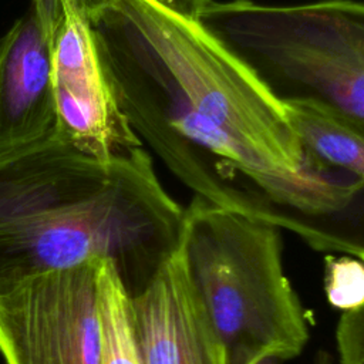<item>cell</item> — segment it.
Returning a JSON list of instances; mask_svg holds the SVG:
<instances>
[{
    "mask_svg": "<svg viewBox=\"0 0 364 364\" xmlns=\"http://www.w3.org/2000/svg\"><path fill=\"white\" fill-rule=\"evenodd\" d=\"M283 101L304 152L364 181V121L313 98Z\"/></svg>",
    "mask_w": 364,
    "mask_h": 364,
    "instance_id": "cell-10",
    "label": "cell"
},
{
    "mask_svg": "<svg viewBox=\"0 0 364 364\" xmlns=\"http://www.w3.org/2000/svg\"><path fill=\"white\" fill-rule=\"evenodd\" d=\"M172 172L219 208L364 262V181L307 152L297 172L252 169L209 154L191 155Z\"/></svg>",
    "mask_w": 364,
    "mask_h": 364,
    "instance_id": "cell-5",
    "label": "cell"
},
{
    "mask_svg": "<svg viewBox=\"0 0 364 364\" xmlns=\"http://www.w3.org/2000/svg\"><path fill=\"white\" fill-rule=\"evenodd\" d=\"M199 20L282 98H313L364 121V0H210Z\"/></svg>",
    "mask_w": 364,
    "mask_h": 364,
    "instance_id": "cell-4",
    "label": "cell"
},
{
    "mask_svg": "<svg viewBox=\"0 0 364 364\" xmlns=\"http://www.w3.org/2000/svg\"><path fill=\"white\" fill-rule=\"evenodd\" d=\"M324 291L327 301L340 310L364 304V262L346 255L324 257Z\"/></svg>",
    "mask_w": 364,
    "mask_h": 364,
    "instance_id": "cell-12",
    "label": "cell"
},
{
    "mask_svg": "<svg viewBox=\"0 0 364 364\" xmlns=\"http://www.w3.org/2000/svg\"><path fill=\"white\" fill-rule=\"evenodd\" d=\"M129 316L142 364H225L181 247L139 294L129 297Z\"/></svg>",
    "mask_w": 364,
    "mask_h": 364,
    "instance_id": "cell-8",
    "label": "cell"
},
{
    "mask_svg": "<svg viewBox=\"0 0 364 364\" xmlns=\"http://www.w3.org/2000/svg\"><path fill=\"white\" fill-rule=\"evenodd\" d=\"M71 1L91 21L104 9H107L114 0H71Z\"/></svg>",
    "mask_w": 364,
    "mask_h": 364,
    "instance_id": "cell-16",
    "label": "cell"
},
{
    "mask_svg": "<svg viewBox=\"0 0 364 364\" xmlns=\"http://www.w3.org/2000/svg\"><path fill=\"white\" fill-rule=\"evenodd\" d=\"M61 9L51 44L53 129L61 139L100 161L142 146L117 102L90 20L71 0H61Z\"/></svg>",
    "mask_w": 364,
    "mask_h": 364,
    "instance_id": "cell-7",
    "label": "cell"
},
{
    "mask_svg": "<svg viewBox=\"0 0 364 364\" xmlns=\"http://www.w3.org/2000/svg\"><path fill=\"white\" fill-rule=\"evenodd\" d=\"M31 3H33L31 11L37 17L38 24L44 33V37L51 47L54 34L57 31V27L63 16L61 0H31Z\"/></svg>",
    "mask_w": 364,
    "mask_h": 364,
    "instance_id": "cell-14",
    "label": "cell"
},
{
    "mask_svg": "<svg viewBox=\"0 0 364 364\" xmlns=\"http://www.w3.org/2000/svg\"><path fill=\"white\" fill-rule=\"evenodd\" d=\"M161 3H164L165 6L175 9L181 13L193 16V17H199L200 11L208 6V3L210 0H158Z\"/></svg>",
    "mask_w": 364,
    "mask_h": 364,
    "instance_id": "cell-15",
    "label": "cell"
},
{
    "mask_svg": "<svg viewBox=\"0 0 364 364\" xmlns=\"http://www.w3.org/2000/svg\"><path fill=\"white\" fill-rule=\"evenodd\" d=\"M98 262L30 276L0 293L6 364H100Z\"/></svg>",
    "mask_w": 364,
    "mask_h": 364,
    "instance_id": "cell-6",
    "label": "cell"
},
{
    "mask_svg": "<svg viewBox=\"0 0 364 364\" xmlns=\"http://www.w3.org/2000/svg\"><path fill=\"white\" fill-rule=\"evenodd\" d=\"M54 118L51 47L30 10L0 37V152L44 136Z\"/></svg>",
    "mask_w": 364,
    "mask_h": 364,
    "instance_id": "cell-9",
    "label": "cell"
},
{
    "mask_svg": "<svg viewBox=\"0 0 364 364\" xmlns=\"http://www.w3.org/2000/svg\"><path fill=\"white\" fill-rule=\"evenodd\" d=\"M90 23L121 111L162 161L198 151L252 169L301 168L284 101L199 17L114 0Z\"/></svg>",
    "mask_w": 364,
    "mask_h": 364,
    "instance_id": "cell-1",
    "label": "cell"
},
{
    "mask_svg": "<svg viewBox=\"0 0 364 364\" xmlns=\"http://www.w3.org/2000/svg\"><path fill=\"white\" fill-rule=\"evenodd\" d=\"M336 341L340 364H364V304L343 313Z\"/></svg>",
    "mask_w": 364,
    "mask_h": 364,
    "instance_id": "cell-13",
    "label": "cell"
},
{
    "mask_svg": "<svg viewBox=\"0 0 364 364\" xmlns=\"http://www.w3.org/2000/svg\"><path fill=\"white\" fill-rule=\"evenodd\" d=\"M185 209L142 146L92 158L51 128L0 152V293L30 276L108 260L129 297L179 250Z\"/></svg>",
    "mask_w": 364,
    "mask_h": 364,
    "instance_id": "cell-2",
    "label": "cell"
},
{
    "mask_svg": "<svg viewBox=\"0 0 364 364\" xmlns=\"http://www.w3.org/2000/svg\"><path fill=\"white\" fill-rule=\"evenodd\" d=\"M283 361H286V358L280 354L272 353V354H266L262 358H259L255 364H282Z\"/></svg>",
    "mask_w": 364,
    "mask_h": 364,
    "instance_id": "cell-17",
    "label": "cell"
},
{
    "mask_svg": "<svg viewBox=\"0 0 364 364\" xmlns=\"http://www.w3.org/2000/svg\"><path fill=\"white\" fill-rule=\"evenodd\" d=\"M181 252L225 364L301 353L309 327L283 270L279 228L195 196L185 209Z\"/></svg>",
    "mask_w": 364,
    "mask_h": 364,
    "instance_id": "cell-3",
    "label": "cell"
},
{
    "mask_svg": "<svg viewBox=\"0 0 364 364\" xmlns=\"http://www.w3.org/2000/svg\"><path fill=\"white\" fill-rule=\"evenodd\" d=\"M100 364H142L129 316V296L108 260L98 262Z\"/></svg>",
    "mask_w": 364,
    "mask_h": 364,
    "instance_id": "cell-11",
    "label": "cell"
},
{
    "mask_svg": "<svg viewBox=\"0 0 364 364\" xmlns=\"http://www.w3.org/2000/svg\"><path fill=\"white\" fill-rule=\"evenodd\" d=\"M317 364H331L330 361V357L324 353V354H320L318 358H317Z\"/></svg>",
    "mask_w": 364,
    "mask_h": 364,
    "instance_id": "cell-18",
    "label": "cell"
}]
</instances>
